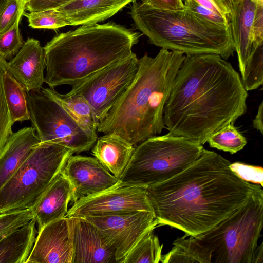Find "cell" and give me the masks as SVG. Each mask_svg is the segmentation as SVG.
Masks as SVG:
<instances>
[{
  "instance_id": "obj_40",
  "label": "cell",
  "mask_w": 263,
  "mask_h": 263,
  "mask_svg": "<svg viewBox=\"0 0 263 263\" xmlns=\"http://www.w3.org/2000/svg\"><path fill=\"white\" fill-rule=\"evenodd\" d=\"M263 262V244L258 245L255 251L253 263H262Z\"/></svg>"
},
{
  "instance_id": "obj_36",
  "label": "cell",
  "mask_w": 263,
  "mask_h": 263,
  "mask_svg": "<svg viewBox=\"0 0 263 263\" xmlns=\"http://www.w3.org/2000/svg\"><path fill=\"white\" fill-rule=\"evenodd\" d=\"M254 46L258 47L263 44V0H258L255 9L252 30Z\"/></svg>"
},
{
  "instance_id": "obj_15",
  "label": "cell",
  "mask_w": 263,
  "mask_h": 263,
  "mask_svg": "<svg viewBox=\"0 0 263 263\" xmlns=\"http://www.w3.org/2000/svg\"><path fill=\"white\" fill-rule=\"evenodd\" d=\"M61 173L71 183L73 203L119 184V179L95 157L71 155Z\"/></svg>"
},
{
  "instance_id": "obj_21",
  "label": "cell",
  "mask_w": 263,
  "mask_h": 263,
  "mask_svg": "<svg viewBox=\"0 0 263 263\" xmlns=\"http://www.w3.org/2000/svg\"><path fill=\"white\" fill-rule=\"evenodd\" d=\"M135 147L122 137L106 134L97 138L92 153L95 157L118 179L127 167Z\"/></svg>"
},
{
  "instance_id": "obj_39",
  "label": "cell",
  "mask_w": 263,
  "mask_h": 263,
  "mask_svg": "<svg viewBox=\"0 0 263 263\" xmlns=\"http://www.w3.org/2000/svg\"><path fill=\"white\" fill-rule=\"evenodd\" d=\"M263 102H261L259 104L258 110L254 119L253 120V126L261 134L263 133Z\"/></svg>"
},
{
  "instance_id": "obj_37",
  "label": "cell",
  "mask_w": 263,
  "mask_h": 263,
  "mask_svg": "<svg viewBox=\"0 0 263 263\" xmlns=\"http://www.w3.org/2000/svg\"><path fill=\"white\" fill-rule=\"evenodd\" d=\"M70 0H30L25 5L29 12L58 9Z\"/></svg>"
},
{
  "instance_id": "obj_38",
  "label": "cell",
  "mask_w": 263,
  "mask_h": 263,
  "mask_svg": "<svg viewBox=\"0 0 263 263\" xmlns=\"http://www.w3.org/2000/svg\"><path fill=\"white\" fill-rule=\"evenodd\" d=\"M141 2L159 9L183 11L185 9L182 0H142Z\"/></svg>"
},
{
  "instance_id": "obj_34",
  "label": "cell",
  "mask_w": 263,
  "mask_h": 263,
  "mask_svg": "<svg viewBox=\"0 0 263 263\" xmlns=\"http://www.w3.org/2000/svg\"><path fill=\"white\" fill-rule=\"evenodd\" d=\"M182 1L185 8L210 22L223 26L230 24V21L226 17L216 14L194 0Z\"/></svg>"
},
{
  "instance_id": "obj_23",
  "label": "cell",
  "mask_w": 263,
  "mask_h": 263,
  "mask_svg": "<svg viewBox=\"0 0 263 263\" xmlns=\"http://www.w3.org/2000/svg\"><path fill=\"white\" fill-rule=\"evenodd\" d=\"M41 91L58 103L82 129L98 137V125L90 105L82 96L69 92L61 94L51 88H42Z\"/></svg>"
},
{
  "instance_id": "obj_14",
  "label": "cell",
  "mask_w": 263,
  "mask_h": 263,
  "mask_svg": "<svg viewBox=\"0 0 263 263\" xmlns=\"http://www.w3.org/2000/svg\"><path fill=\"white\" fill-rule=\"evenodd\" d=\"M75 221L65 216L43 227L26 263H73Z\"/></svg>"
},
{
  "instance_id": "obj_1",
  "label": "cell",
  "mask_w": 263,
  "mask_h": 263,
  "mask_svg": "<svg viewBox=\"0 0 263 263\" xmlns=\"http://www.w3.org/2000/svg\"><path fill=\"white\" fill-rule=\"evenodd\" d=\"M230 163L204 148L182 172L146 187L158 227L167 225L184 232V237H197L245 203L261 186L240 179Z\"/></svg>"
},
{
  "instance_id": "obj_7",
  "label": "cell",
  "mask_w": 263,
  "mask_h": 263,
  "mask_svg": "<svg viewBox=\"0 0 263 263\" xmlns=\"http://www.w3.org/2000/svg\"><path fill=\"white\" fill-rule=\"evenodd\" d=\"M263 222V190L210 230L195 237L212 253L211 263H253Z\"/></svg>"
},
{
  "instance_id": "obj_27",
  "label": "cell",
  "mask_w": 263,
  "mask_h": 263,
  "mask_svg": "<svg viewBox=\"0 0 263 263\" xmlns=\"http://www.w3.org/2000/svg\"><path fill=\"white\" fill-rule=\"evenodd\" d=\"M211 147L232 154L242 150L247 143L245 137L233 124H228L212 134L207 142Z\"/></svg>"
},
{
  "instance_id": "obj_3",
  "label": "cell",
  "mask_w": 263,
  "mask_h": 263,
  "mask_svg": "<svg viewBox=\"0 0 263 263\" xmlns=\"http://www.w3.org/2000/svg\"><path fill=\"white\" fill-rule=\"evenodd\" d=\"M185 57L161 48L154 58L145 54L139 59L135 79L99 123L97 132L117 135L134 146L160 134L164 107Z\"/></svg>"
},
{
  "instance_id": "obj_17",
  "label": "cell",
  "mask_w": 263,
  "mask_h": 263,
  "mask_svg": "<svg viewBox=\"0 0 263 263\" xmlns=\"http://www.w3.org/2000/svg\"><path fill=\"white\" fill-rule=\"evenodd\" d=\"M73 263L116 262L115 252L103 241L97 228L83 217H76Z\"/></svg>"
},
{
  "instance_id": "obj_33",
  "label": "cell",
  "mask_w": 263,
  "mask_h": 263,
  "mask_svg": "<svg viewBox=\"0 0 263 263\" xmlns=\"http://www.w3.org/2000/svg\"><path fill=\"white\" fill-rule=\"evenodd\" d=\"M230 168L242 180L253 184L263 185V168L260 166L236 162L230 163Z\"/></svg>"
},
{
  "instance_id": "obj_22",
  "label": "cell",
  "mask_w": 263,
  "mask_h": 263,
  "mask_svg": "<svg viewBox=\"0 0 263 263\" xmlns=\"http://www.w3.org/2000/svg\"><path fill=\"white\" fill-rule=\"evenodd\" d=\"M33 218L0 240V263H26L38 233Z\"/></svg>"
},
{
  "instance_id": "obj_42",
  "label": "cell",
  "mask_w": 263,
  "mask_h": 263,
  "mask_svg": "<svg viewBox=\"0 0 263 263\" xmlns=\"http://www.w3.org/2000/svg\"><path fill=\"white\" fill-rule=\"evenodd\" d=\"M30 0H21V1L22 2V3L24 4V5H26V4L27 3H28Z\"/></svg>"
},
{
  "instance_id": "obj_30",
  "label": "cell",
  "mask_w": 263,
  "mask_h": 263,
  "mask_svg": "<svg viewBox=\"0 0 263 263\" xmlns=\"http://www.w3.org/2000/svg\"><path fill=\"white\" fill-rule=\"evenodd\" d=\"M6 60L0 57V152L13 134L12 122L6 100L3 77L6 69Z\"/></svg>"
},
{
  "instance_id": "obj_16",
  "label": "cell",
  "mask_w": 263,
  "mask_h": 263,
  "mask_svg": "<svg viewBox=\"0 0 263 263\" xmlns=\"http://www.w3.org/2000/svg\"><path fill=\"white\" fill-rule=\"evenodd\" d=\"M5 67L27 92H40L45 83L44 47L39 40L28 38L15 56L6 62Z\"/></svg>"
},
{
  "instance_id": "obj_20",
  "label": "cell",
  "mask_w": 263,
  "mask_h": 263,
  "mask_svg": "<svg viewBox=\"0 0 263 263\" xmlns=\"http://www.w3.org/2000/svg\"><path fill=\"white\" fill-rule=\"evenodd\" d=\"M40 143L32 126L24 127L13 133L0 152V189Z\"/></svg>"
},
{
  "instance_id": "obj_19",
  "label": "cell",
  "mask_w": 263,
  "mask_h": 263,
  "mask_svg": "<svg viewBox=\"0 0 263 263\" xmlns=\"http://www.w3.org/2000/svg\"><path fill=\"white\" fill-rule=\"evenodd\" d=\"M135 0H70L57 9L67 18L69 25L98 24L108 19Z\"/></svg>"
},
{
  "instance_id": "obj_18",
  "label": "cell",
  "mask_w": 263,
  "mask_h": 263,
  "mask_svg": "<svg viewBox=\"0 0 263 263\" xmlns=\"http://www.w3.org/2000/svg\"><path fill=\"white\" fill-rule=\"evenodd\" d=\"M72 194L71 183L61 173L31 207L37 231L47 224L66 216Z\"/></svg>"
},
{
  "instance_id": "obj_11",
  "label": "cell",
  "mask_w": 263,
  "mask_h": 263,
  "mask_svg": "<svg viewBox=\"0 0 263 263\" xmlns=\"http://www.w3.org/2000/svg\"><path fill=\"white\" fill-rule=\"evenodd\" d=\"M258 0H234L230 25L242 84L247 91L263 83V44L255 47L252 30Z\"/></svg>"
},
{
  "instance_id": "obj_4",
  "label": "cell",
  "mask_w": 263,
  "mask_h": 263,
  "mask_svg": "<svg viewBox=\"0 0 263 263\" xmlns=\"http://www.w3.org/2000/svg\"><path fill=\"white\" fill-rule=\"evenodd\" d=\"M141 35L114 23L82 25L59 34L44 47L45 82L51 88L77 85L131 55Z\"/></svg>"
},
{
  "instance_id": "obj_26",
  "label": "cell",
  "mask_w": 263,
  "mask_h": 263,
  "mask_svg": "<svg viewBox=\"0 0 263 263\" xmlns=\"http://www.w3.org/2000/svg\"><path fill=\"white\" fill-rule=\"evenodd\" d=\"M160 245L154 230L147 233L120 263H159L162 257Z\"/></svg>"
},
{
  "instance_id": "obj_25",
  "label": "cell",
  "mask_w": 263,
  "mask_h": 263,
  "mask_svg": "<svg viewBox=\"0 0 263 263\" xmlns=\"http://www.w3.org/2000/svg\"><path fill=\"white\" fill-rule=\"evenodd\" d=\"M6 100L12 122L30 120L27 99V91L8 71L3 77Z\"/></svg>"
},
{
  "instance_id": "obj_9",
  "label": "cell",
  "mask_w": 263,
  "mask_h": 263,
  "mask_svg": "<svg viewBox=\"0 0 263 263\" xmlns=\"http://www.w3.org/2000/svg\"><path fill=\"white\" fill-rule=\"evenodd\" d=\"M27 99L30 120L40 143L57 144L77 154L93 147L98 137L82 129L55 101L41 91L27 92Z\"/></svg>"
},
{
  "instance_id": "obj_6",
  "label": "cell",
  "mask_w": 263,
  "mask_h": 263,
  "mask_svg": "<svg viewBox=\"0 0 263 263\" xmlns=\"http://www.w3.org/2000/svg\"><path fill=\"white\" fill-rule=\"evenodd\" d=\"M202 145L169 133L151 137L135 148L118 184L147 187L165 182L192 165Z\"/></svg>"
},
{
  "instance_id": "obj_24",
  "label": "cell",
  "mask_w": 263,
  "mask_h": 263,
  "mask_svg": "<svg viewBox=\"0 0 263 263\" xmlns=\"http://www.w3.org/2000/svg\"><path fill=\"white\" fill-rule=\"evenodd\" d=\"M184 236L174 241L172 249L162 255V263H211V251L195 237Z\"/></svg>"
},
{
  "instance_id": "obj_2",
  "label": "cell",
  "mask_w": 263,
  "mask_h": 263,
  "mask_svg": "<svg viewBox=\"0 0 263 263\" xmlns=\"http://www.w3.org/2000/svg\"><path fill=\"white\" fill-rule=\"evenodd\" d=\"M248 96L240 74L220 55H185L164 107V126L203 145L246 112Z\"/></svg>"
},
{
  "instance_id": "obj_8",
  "label": "cell",
  "mask_w": 263,
  "mask_h": 263,
  "mask_svg": "<svg viewBox=\"0 0 263 263\" xmlns=\"http://www.w3.org/2000/svg\"><path fill=\"white\" fill-rule=\"evenodd\" d=\"M73 154L57 144L40 143L0 189V214L32 207Z\"/></svg>"
},
{
  "instance_id": "obj_31",
  "label": "cell",
  "mask_w": 263,
  "mask_h": 263,
  "mask_svg": "<svg viewBox=\"0 0 263 263\" xmlns=\"http://www.w3.org/2000/svg\"><path fill=\"white\" fill-rule=\"evenodd\" d=\"M33 219L32 208L0 214V240Z\"/></svg>"
},
{
  "instance_id": "obj_29",
  "label": "cell",
  "mask_w": 263,
  "mask_h": 263,
  "mask_svg": "<svg viewBox=\"0 0 263 263\" xmlns=\"http://www.w3.org/2000/svg\"><path fill=\"white\" fill-rule=\"evenodd\" d=\"M23 15L21 14L8 30L0 34V57L5 60L13 58L24 44L19 28Z\"/></svg>"
},
{
  "instance_id": "obj_5",
  "label": "cell",
  "mask_w": 263,
  "mask_h": 263,
  "mask_svg": "<svg viewBox=\"0 0 263 263\" xmlns=\"http://www.w3.org/2000/svg\"><path fill=\"white\" fill-rule=\"evenodd\" d=\"M129 14L149 43L161 48L185 55L214 53L226 60L235 51L230 24L210 22L185 7L183 11L159 9L135 0Z\"/></svg>"
},
{
  "instance_id": "obj_41",
  "label": "cell",
  "mask_w": 263,
  "mask_h": 263,
  "mask_svg": "<svg viewBox=\"0 0 263 263\" xmlns=\"http://www.w3.org/2000/svg\"><path fill=\"white\" fill-rule=\"evenodd\" d=\"M6 0H0V9L5 3Z\"/></svg>"
},
{
  "instance_id": "obj_10",
  "label": "cell",
  "mask_w": 263,
  "mask_h": 263,
  "mask_svg": "<svg viewBox=\"0 0 263 263\" xmlns=\"http://www.w3.org/2000/svg\"><path fill=\"white\" fill-rule=\"evenodd\" d=\"M139 68L135 53L72 86L68 92L82 96L90 105L98 125L128 88Z\"/></svg>"
},
{
  "instance_id": "obj_28",
  "label": "cell",
  "mask_w": 263,
  "mask_h": 263,
  "mask_svg": "<svg viewBox=\"0 0 263 263\" xmlns=\"http://www.w3.org/2000/svg\"><path fill=\"white\" fill-rule=\"evenodd\" d=\"M23 15L34 29H57L69 25L65 15L57 9L24 12Z\"/></svg>"
},
{
  "instance_id": "obj_35",
  "label": "cell",
  "mask_w": 263,
  "mask_h": 263,
  "mask_svg": "<svg viewBox=\"0 0 263 263\" xmlns=\"http://www.w3.org/2000/svg\"><path fill=\"white\" fill-rule=\"evenodd\" d=\"M216 14L224 17L229 21L234 0H194Z\"/></svg>"
},
{
  "instance_id": "obj_12",
  "label": "cell",
  "mask_w": 263,
  "mask_h": 263,
  "mask_svg": "<svg viewBox=\"0 0 263 263\" xmlns=\"http://www.w3.org/2000/svg\"><path fill=\"white\" fill-rule=\"evenodd\" d=\"M120 263L141 239L158 227L154 212L140 211L87 216Z\"/></svg>"
},
{
  "instance_id": "obj_32",
  "label": "cell",
  "mask_w": 263,
  "mask_h": 263,
  "mask_svg": "<svg viewBox=\"0 0 263 263\" xmlns=\"http://www.w3.org/2000/svg\"><path fill=\"white\" fill-rule=\"evenodd\" d=\"M25 11L21 0H6L0 9V34L8 30Z\"/></svg>"
},
{
  "instance_id": "obj_13",
  "label": "cell",
  "mask_w": 263,
  "mask_h": 263,
  "mask_svg": "<svg viewBox=\"0 0 263 263\" xmlns=\"http://www.w3.org/2000/svg\"><path fill=\"white\" fill-rule=\"evenodd\" d=\"M140 211L154 212L146 187L118 184L73 203L66 217H85Z\"/></svg>"
}]
</instances>
